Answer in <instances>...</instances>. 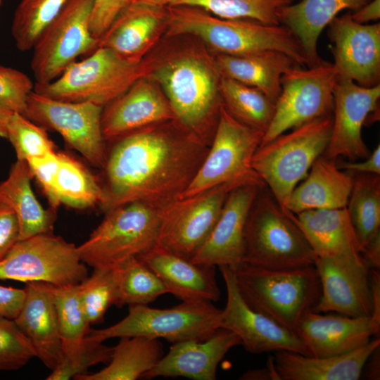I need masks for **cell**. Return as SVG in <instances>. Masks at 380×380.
Here are the masks:
<instances>
[{
    "label": "cell",
    "mask_w": 380,
    "mask_h": 380,
    "mask_svg": "<svg viewBox=\"0 0 380 380\" xmlns=\"http://www.w3.org/2000/svg\"><path fill=\"white\" fill-rule=\"evenodd\" d=\"M106 153L101 209L140 201L161 209L179 198L209 146L177 120L153 125L113 141Z\"/></svg>",
    "instance_id": "cell-1"
},
{
    "label": "cell",
    "mask_w": 380,
    "mask_h": 380,
    "mask_svg": "<svg viewBox=\"0 0 380 380\" xmlns=\"http://www.w3.org/2000/svg\"><path fill=\"white\" fill-rule=\"evenodd\" d=\"M167 34H191L217 54L248 55L281 52L302 67L312 66L300 41L282 24L244 19H224L193 6H167Z\"/></svg>",
    "instance_id": "cell-2"
},
{
    "label": "cell",
    "mask_w": 380,
    "mask_h": 380,
    "mask_svg": "<svg viewBox=\"0 0 380 380\" xmlns=\"http://www.w3.org/2000/svg\"><path fill=\"white\" fill-rule=\"evenodd\" d=\"M215 63L196 55L170 60L152 71L151 80L163 89L176 120L210 146L222 100Z\"/></svg>",
    "instance_id": "cell-3"
},
{
    "label": "cell",
    "mask_w": 380,
    "mask_h": 380,
    "mask_svg": "<svg viewBox=\"0 0 380 380\" xmlns=\"http://www.w3.org/2000/svg\"><path fill=\"white\" fill-rule=\"evenodd\" d=\"M231 269L247 305L294 332L299 320L314 309L320 297L315 265L267 269L241 262Z\"/></svg>",
    "instance_id": "cell-4"
},
{
    "label": "cell",
    "mask_w": 380,
    "mask_h": 380,
    "mask_svg": "<svg viewBox=\"0 0 380 380\" xmlns=\"http://www.w3.org/2000/svg\"><path fill=\"white\" fill-rule=\"evenodd\" d=\"M332 115L284 132L260 145L252 168L289 216L286 205L295 187L308 175L314 161L323 155L329 141Z\"/></svg>",
    "instance_id": "cell-5"
},
{
    "label": "cell",
    "mask_w": 380,
    "mask_h": 380,
    "mask_svg": "<svg viewBox=\"0 0 380 380\" xmlns=\"http://www.w3.org/2000/svg\"><path fill=\"white\" fill-rule=\"evenodd\" d=\"M266 186L258 193L244 232L243 262L267 269L314 265L315 255L301 229Z\"/></svg>",
    "instance_id": "cell-6"
},
{
    "label": "cell",
    "mask_w": 380,
    "mask_h": 380,
    "mask_svg": "<svg viewBox=\"0 0 380 380\" xmlns=\"http://www.w3.org/2000/svg\"><path fill=\"white\" fill-rule=\"evenodd\" d=\"M148 72L143 61L129 62L108 49L97 47L85 58L71 63L56 80L34 83V91L57 100L104 107Z\"/></svg>",
    "instance_id": "cell-7"
},
{
    "label": "cell",
    "mask_w": 380,
    "mask_h": 380,
    "mask_svg": "<svg viewBox=\"0 0 380 380\" xmlns=\"http://www.w3.org/2000/svg\"><path fill=\"white\" fill-rule=\"evenodd\" d=\"M105 214L89 239L77 246L84 264L93 268H111L156 245L160 225L158 209L134 201Z\"/></svg>",
    "instance_id": "cell-8"
},
{
    "label": "cell",
    "mask_w": 380,
    "mask_h": 380,
    "mask_svg": "<svg viewBox=\"0 0 380 380\" xmlns=\"http://www.w3.org/2000/svg\"><path fill=\"white\" fill-rule=\"evenodd\" d=\"M221 312L211 302H182L166 309L132 305L122 320L104 329H91L87 335L103 342L123 336L164 338L172 343L204 341L220 328Z\"/></svg>",
    "instance_id": "cell-9"
},
{
    "label": "cell",
    "mask_w": 380,
    "mask_h": 380,
    "mask_svg": "<svg viewBox=\"0 0 380 380\" xmlns=\"http://www.w3.org/2000/svg\"><path fill=\"white\" fill-rule=\"evenodd\" d=\"M263 134L236 120L222 106L208 153L179 198L224 183L265 185L251 165Z\"/></svg>",
    "instance_id": "cell-10"
},
{
    "label": "cell",
    "mask_w": 380,
    "mask_h": 380,
    "mask_svg": "<svg viewBox=\"0 0 380 380\" xmlns=\"http://www.w3.org/2000/svg\"><path fill=\"white\" fill-rule=\"evenodd\" d=\"M338 80L333 63L325 61L310 67L296 65L286 71L273 118L260 145L305 123L331 115Z\"/></svg>",
    "instance_id": "cell-11"
},
{
    "label": "cell",
    "mask_w": 380,
    "mask_h": 380,
    "mask_svg": "<svg viewBox=\"0 0 380 380\" xmlns=\"http://www.w3.org/2000/svg\"><path fill=\"white\" fill-rule=\"evenodd\" d=\"M94 0H68L32 46L30 67L35 83L56 80L71 63L97 47L90 30Z\"/></svg>",
    "instance_id": "cell-12"
},
{
    "label": "cell",
    "mask_w": 380,
    "mask_h": 380,
    "mask_svg": "<svg viewBox=\"0 0 380 380\" xmlns=\"http://www.w3.org/2000/svg\"><path fill=\"white\" fill-rule=\"evenodd\" d=\"M87 276L77 246L53 233L18 241L0 260V279L68 286Z\"/></svg>",
    "instance_id": "cell-13"
},
{
    "label": "cell",
    "mask_w": 380,
    "mask_h": 380,
    "mask_svg": "<svg viewBox=\"0 0 380 380\" xmlns=\"http://www.w3.org/2000/svg\"><path fill=\"white\" fill-rule=\"evenodd\" d=\"M241 185L219 184L159 209L156 246L191 259L211 232L229 193Z\"/></svg>",
    "instance_id": "cell-14"
},
{
    "label": "cell",
    "mask_w": 380,
    "mask_h": 380,
    "mask_svg": "<svg viewBox=\"0 0 380 380\" xmlns=\"http://www.w3.org/2000/svg\"><path fill=\"white\" fill-rule=\"evenodd\" d=\"M102 110V106L91 102L64 101L33 91L28 96L24 116L57 132L89 163L102 168L107 153L101 128Z\"/></svg>",
    "instance_id": "cell-15"
},
{
    "label": "cell",
    "mask_w": 380,
    "mask_h": 380,
    "mask_svg": "<svg viewBox=\"0 0 380 380\" xmlns=\"http://www.w3.org/2000/svg\"><path fill=\"white\" fill-rule=\"evenodd\" d=\"M227 289V303L220 325L235 333L241 345L254 354L286 350L309 355L308 350L293 331L252 309L242 298L232 269L220 266Z\"/></svg>",
    "instance_id": "cell-16"
},
{
    "label": "cell",
    "mask_w": 380,
    "mask_h": 380,
    "mask_svg": "<svg viewBox=\"0 0 380 380\" xmlns=\"http://www.w3.org/2000/svg\"><path fill=\"white\" fill-rule=\"evenodd\" d=\"M321 294L312 311L350 317H370L373 303L370 267L359 257H316Z\"/></svg>",
    "instance_id": "cell-17"
},
{
    "label": "cell",
    "mask_w": 380,
    "mask_h": 380,
    "mask_svg": "<svg viewBox=\"0 0 380 380\" xmlns=\"http://www.w3.org/2000/svg\"><path fill=\"white\" fill-rule=\"evenodd\" d=\"M379 99L380 84L365 87L350 80H338L334 91L330 139L324 156L334 160L341 156L348 161H357L370 155L362 129L367 118L376 111Z\"/></svg>",
    "instance_id": "cell-18"
},
{
    "label": "cell",
    "mask_w": 380,
    "mask_h": 380,
    "mask_svg": "<svg viewBox=\"0 0 380 380\" xmlns=\"http://www.w3.org/2000/svg\"><path fill=\"white\" fill-rule=\"evenodd\" d=\"M328 26L338 79L365 87L380 84V24H361L347 13Z\"/></svg>",
    "instance_id": "cell-19"
},
{
    "label": "cell",
    "mask_w": 380,
    "mask_h": 380,
    "mask_svg": "<svg viewBox=\"0 0 380 380\" xmlns=\"http://www.w3.org/2000/svg\"><path fill=\"white\" fill-rule=\"evenodd\" d=\"M265 186L246 184L229 193L215 226L191 258L192 262L231 268L243 262L247 218L258 193Z\"/></svg>",
    "instance_id": "cell-20"
},
{
    "label": "cell",
    "mask_w": 380,
    "mask_h": 380,
    "mask_svg": "<svg viewBox=\"0 0 380 380\" xmlns=\"http://www.w3.org/2000/svg\"><path fill=\"white\" fill-rule=\"evenodd\" d=\"M176 120L164 94L147 76L103 107L101 128L105 141H113L143 128Z\"/></svg>",
    "instance_id": "cell-21"
},
{
    "label": "cell",
    "mask_w": 380,
    "mask_h": 380,
    "mask_svg": "<svg viewBox=\"0 0 380 380\" xmlns=\"http://www.w3.org/2000/svg\"><path fill=\"white\" fill-rule=\"evenodd\" d=\"M380 322L370 317L321 314L310 310L299 320L295 332L309 355L327 357L344 354L379 336Z\"/></svg>",
    "instance_id": "cell-22"
},
{
    "label": "cell",
    "mask_w": 380,
    "mask_h": 380,
    "mask_svg": "<svg viewBox=\"0 0 380 380\" xmlns=\"http://www.w3.org/2000/svg\"><path fill=\"white\" fill-rule=\"evenodd\" d=\"M167 17V6L132 0L99 39L97 47L108 49L127 61L140 63L166 29Z\"/></svg>",
    "instance_id": "cell-23"
},
{
    "label": "cell",
    "mask_w": 380,
    "mask_h": 380,
    "mask_svg": "<svg viewBox=\"0 0 380 380\" xmlns=\"http://www.w3.org/2000/svg\"><path fill=\"white\" fill-rule=\"evenodd\" d=\"M240 344V338L235 333L221 327L204 341L172 343L167 353L143 377L215 380L218 364L232 348Z\"/></svg>",
    "instance_id": "cell-24"
},
{
    "label": "cell",
    "mask_w": 380,
    "mask_h": 380,
    "mask_svg": "<svg viewBox=\"0 0 380 380\" xmlns=\"http://www.w3.org/2000/svg\"><path fill=\"white\" fill-rule=\"evenodd\" d=\"M182 302H216L220 298L215 266L198 264L157 246L137 256Z\"/></svg>",
    "instance_id": "cell-25"
},
{
    "label": "cell",
    "mask_w": 380,
    "mask_h": 380,
    "mask_svg": "<svg viewBox=\"0 0 380 380\" xmlns=\"http://www.w3.org/2000/svg\"><path fill=\"white\" fill-rule=\"evenodd\" d=\"M25 297L14 321L32 344L35 357L53 370L61 362L63 351L51 295L47 283H25Z\"/></svg>",
    "instance_id": "cell-26"
},
{
    "label": "cell",
    "mask_w": 380,
    "mask_h": 380,
    "mask_svg": "<svg viewBox=\"0 0 380 380\" xmlns=\"http://www.w3.org/2000/svg\"><path fill=\"white\" fill-rule=\"evenodd\" d=\"M379 346L377 337L354 350L333 356L315 357L281 350L273 357V364L279 380H357Z\"/></svg>",
    "instance_id": "cell-27"
},
{
    "label": "cell",
    "mask_w": 380,
    "mask_h": 380,
    "mask_svg": "<svg viewBox=\"0 0 380 380\" xmlns=\"http://www.w3.org/2000/svg\"><path fill=\"white\" fill-rule=\"evenodd\" d=\"M305 180L296 186L286 205L289 215L317 209L346 208L353 188V174L323 155L312 163Z\"/></svg>",
    "instance_id": "cell-28"
},
{
    "label": "cell",
    "mask_w": 380,
    "mask_h": 380,
    "mask_svg": "<svg viewBox=\"0 0 380 380\" xmlns=\"http://www.w3.org/2000/svg\"><path fill=\"white\" fill-rule=\"evenodd\" d=\"M293 219L316 257L362 255L346 208L305 210Z\"/></svg>",
    "instance_id": "cell-29"
},
{
    "label": "cell",
    "mask_w": 380,
    "mask_h": 380,
    "mask_svg": "<svg viewBox=\"0 0 380 380\" xmlns=\"http://www.w3.org/2000/svg\"><path fill=\"white\" fill-rule=\"evenodd\" d=\"M214 63L221 77L255 87L274 103L281 92L283 75L298 65L278 51L242 56L217 54Z\"/></svg>",
    "instance_id": "cell-30"
},
{
    "label": "cell",
    "mask_w": 380,
    "mask_h": 380,
    "mask_svg": "<svg viewBox=\"0 0 380 380\" xmlns=\"http://www.w3.org/2000/svg\"><path fill=\"white\" fill-rule=\"evenodd\" d=\"M370 0H299L283 6L279 21L289 28L303 44L313 65L323 62L317 42L324 28L342 11L357 10Z\"/></svg>",
    "instance_id": "cell-31"
},
{
    "label": "cell",
    "mask_w": 380,
    "mask_h": 380,
    "mask_svg": "<svg viewBox=\"0 0 380 380\" xmlns=\"http://www.w3.org/2000/svg\"><path fill=\"white\" fill-rule=\"evenodd\" d=\"M32 177L27 163L17 160L8 178L0 183V203L15 213L19 224V241L53 233L55 210L44 209L39 203L31 187Z\"/></svg>",
    "instance_id": "cell-32"
},
{
    "label": "cell",
    "mask_w": 380,
    "mask_h": 380,
    "mask_svg": "<svg viewBox=\"0 0 380 380\" xmlns=\"http://www.w3.org/2000/svg\"><path fill=\"white\" fill-rule=\"evenodd\" d=\"M164 355L157 338L123 336L113 347L108 365L94 374L77 376V380H135L153 369Z\"/></svg>",
    "instance_id": "cell-33"
},
{
    "label": "cell",
    "mask_w": 380,
    "mask_h": 380,
    "mask_svg": "<svg viewBox=\"0 0 380 380\" xmlns=\"http://www.w3.org/2000/svg\"><path fill=\"white\" fill-rule=\"evenodd\" d=\"M351 174L354 182L346 208L362 254L380 236V175Z\"/></svg>",
    "instance_id": "cell-34"
},
{
    "label": "cell",
    "mask_w": 380,
    "mask_h": 380,
    "mask_svg": "<svg viewBox=\"0 0 380 380\" xmlns=\"http://www.w3.org/2000/svg\"><path fill=\"white\" fill-rule=\"evenodd\" d=\"M219 91L223 108L236 120L263 134L274 116L275 103L260 89L221 77Z\"/></svg>",
    "instance_id": "cell-35"
},
{
    "label": "cell",
    "mask_w": 380,
    "mask_h": 380,
    "mask_svg": "<svg viewBox=\"0 0 380 380\" xmlns=\"http://www.w3.org/2000/svg\"><path fill=\"white\" fill-rule=\"evenodd\" d=\"M58 155L56 186L61 204L80 210L100 205L103 193L99 179L71 155Z\"/></svg>",
    "instance_id": "cell-36"
},
{
    "label": "cell",
    "mask_w": 380,
    "mask_h": 380,
    "mask_svg": "<svg viewBox=\"0 0 380 380\" xmlns=\"http://www.w3.org/2000/svg\"><path fill=\"white\" fill-rule=\"evenodd\" d=\"M117 289L115 305H148L168 293L160 279L137 256L112 267Z\"/></svg>",
    "instance_id": "cell-37"
},
{
    "label": "cell",
    "mask_w": 380,
    "mask_h": 380,
    "mask_svg": "<svg viewBox=\"0 0 380 380\" xmlns=\"http://www.w3.org/2000/svg\"><path fill=\"white\" fill-rule=\"evenodd\" d=\"M54 304L63 356L76 353L90 328L79 298V284L56 286L47 283Z\"/></svg>",
    "instance_id": "cell-38"
},
{
    "label": "cell",
    "mask_w": 380,
    "mask_h": 380,
    "mask_svg": "<svg viewBox=\"0 0 380 380\" xmlns=\"http://www.w3.org/2000/svg\"><path fill=\"white\" fill-rule=\"evenodd\" d=\"M291 0H170L167 6L201 8L224 19H244L266 24H280V9Z\"/></svg>",
    "instance_id": "cell-39"
},
{
    "label": "cell",
    "mask_w": 380,
    "mask_h": 380,
    "mask_svg": "<svg viewBox=\"0 0 380 380\" xmlns=\"http://www.w3.org/2000/svg\"><path fill=\"white\" fill-rule=\"evenodd\" d=\"M68 0H20L13 14L11 34L17 49L27 51Z\"/></svg>",
    "instance_id": "cell-40"
},
{
    "label": "cell",
    "mask_w": 380,
    "mask_h": 380,
    "mask_svg": "<svg viewBox=\"0 0 380 380\" xmlns=\"http://www.w3.org/2000/svg\"><path fill=\"white\" fill-rule=\"evenodd\" d=\"M79 298L89 323L102 322L108 309L117 301L113 268H94L92 274L79 284Z\"/></svg>",
    "instance_id": "cell-41"
},
{
    "label": "cell",
    "mask_w": 380,
    "mask_h": 380,
    "mask_svg": "<svg viewBox=\"0 0 380 380\" xmlns=\"http://www.w3.org/2000/svg\"><path fill=\"white\" fill-rule=\"evenodd\" d=\"M6 139L14 148L17 160L27 161L56 151L46 129L18 113L10 117Z\"/></svg>",
    "instance_id": "cell-42"
},
{
    "label": "cell",
    "mask_w": 380,
    "mask_h": 380,
    "mask_svg": "<svg viewBox=\"0 0 380 380\" xmlns=\"http://www.w3.org/2000/svg\"><path fill=\"white\" fill-rule=\"evenodd\" d=\"M89 335L84 337L79 350L69 356H63L58 365L51 370L47 380H68L87 374L92 366L108 364L111 358L113 347L103 343Z\"/></svg>",
    "instance_id": "cell-43"
},
{
    "label": "cell",
    "mask_w": 380,
    "mask_h": 380,
    "mask_svg": "<svg viewBox=\"0 0 380 380\" xmlns=\"http://www.w3.org/2000/svg\"><path fill=\"white\" fill-rule=\"evenodd\" d=\"M34 357L32 344L14 319L0 317V371L18 370Z\"/></svg>",
    "instance_id": "cell-44"
},
{
    "label": "cell",
    "mask_w": 380,
    "mask_h": 380,
    "mask_svg": "<svg viewBox=\"0 0 380 380\" xmlns=\"http://www.w3.org/2000/svg\"><path fill=\"white\" fill-rule=\"evenodd\" d=\"M34 88V83L23 72L0 65V105L24 115Z\"/></svg>",
    "instance_id": "cell-45"
},
{
    "label": "cell",
    "mask_w": 380,
    "mask_h": 380,
    "mask_svg": "<svg viewBox=\"0 0 380 380\" xmlns=\"http://www.w3.org/2000/svg\"><path fill=\"white\" fill-rule=\"evenodd\" d=\"M32 177L39 184L51 209L56 210L61 204L57 192V175L60 164L58 152L26 161Z\"/></svg>",
    "instance_id": "cell-46"
},
{
    "label": "cell",
    "mask_w": 380,
    "mask_h": 380,
    "mask_svg": "<svg viewBox=\"0 0 380 380\" xmlns=\"http://www.w3.org/2000/svg\"><path fill=\"white\" fill-rule=\"evenodd\" d=\"M132 0H94L90 30L93 37L99 41L110 26L118 14Z\"/></svg>",
    "instance_id": "cell-47"
},
{
    "label": "cell",
    "mask_w": 380,
    "mask_h": 380,
    "mask_svg": "<svg viewBox=\"0 0 380 380\" xmlns=\"http://www.w3.org/2000/svg\"><path fill=\"white\" fill-rule=\"evenodd\" d=\"M19 241V224L14 211L0 203V260Z\"/></svg>",
    "instance_id": "cell-48"
},
{
    "label": "cell",
    "mask_w": 380,
    "mask_h": 380,
    "mask_svg": "<svg viewBox=\"0 0 380 380\" xmlns=\"http://www.w3.org/2000/svg\"><path fill=\"white\" fill-rule=\"evenodd\" d=\"M25 297V289L0 285V317L14 319L20 312Z\"/></svg>",
    "instance_id": "cell-49"
},
{
    "label": "cell",
    "mask_w": 380,
    "mask_h": 380,
    "mask_svg": "<svg viewBox=\"0 0 380 380\" xmlns=\"http://www.w3.org/2000/svg\"><path fill=\"white\" fill-rule=\"evenodd\" d=\"M363 161H346L338 167L350 173L380 175V145L379 144ZM338 164V163H337Z\"/></svg>",
    "instance_id": "cell-50"
},
{
    "label": "cell",
    "mask_w": 380,
    "mask_h": 380,
    "mask_svg": "<svg viewBox=\"0 0 380 380\" xmlns=\"http://www.w3.org/2000/svg\"><path fill=\"white\" fill-rule=\"evenodd\" d=\"M352 18L357 23L367 24L371 21H377L380 18V0H370L351 14Z\"/></svg>",
    "instance_id": "cell-51"
},
{
    "label": "cell",
    "mask_w": 380,
    "mask_h": 380,
    "mask_svg": "<svg viewBox=\"0 0 380 380\" xmlns=\"http://www.w3.org/2000/svg\"><path fill=\"white\" fill-rule=\"evenodd\" d=\"M369 283L373 303L372 317L380 322V274L379 270L370 268Z\"/></svg>",
    "instance_id": "cell-52"
},
{
    "label": "cell",
    "mask_w": 380,
    "mask_h": 380,
    "mask_svg": "<svg viewBox=\"0 0 380 380\" xmlns=\"http://www.w3.org/2000/svg\"><path fill=\"white\" fill-rule=\"evenodd\" d=\"M243 380H279L273 364V357L268 360L266 368L250 370L240 378Z\"/></svg>",
    "instance_id": "cell-53"
},
{
    "label": "cell",
    "mask_w": 380,
    "mask_h": 380,
    "mask_svg": "<svg viewBox=\"0 0 380 380\" xmlns=\"http://www.w3.org/2000/svg\"><path fill=\"white\" fill-rule=\"evenodd\" d=\"M362 255L370 268H380V236L372 241L362 251Z\"/></svg>",
    "instance_id": "cell-54"
},
{
    "label": "cell",
    "mask_w": 380,
    "mask_h": 380,
    "mask_svg": "<svg viewBox=\"0 0 380 380\" xmlns=\"http://www.w3.org/2000/svg\"><path fill=\"white\" fill-rule=\"evenodd\" d=\"M368 377L372 379H379V347L377 348L368 359Z\"/></svg>",
    "instance_id": "cell-55"
},
{
    "label": "cell",
    "mask_w": 380,
    "mask_h": 380,
    "mask_svg": "<svg viewBox=\"0 0 380 380\" xmlns=\"http://www.w3.org/2000/svg\"><path fill=\"white\" fill-rule=\"evenodd\" d=\"M13 112L0 105V137H7V126L11 114Z\"/></svg>",
    "instance_id": "cell-56"
},
{
    "label": "cell",
    "mask_w": 380,
    "mask_h": 380,
    "mask_svg": "<svg viewBox=\"0 0 380 380\" xmlns=\"http://www.w3.org/2000/svg\"><path fill=\"white\" fill-rule=\"evenodd\" d=\"M143 2L158 5V6H167L169 4L170 0H138Z\"/></svg>",
    "instance_id": "cell-57"
},
{
    "label": "cell",
    "mask_w": 380,
    "mask_h": 380,
    "mask_svg": "<svg viewBox=\"0 0 380 380\" xmlns=\"http://www.w3.org/2000/svg\"><path fill=\"white\" fill-rule=\"evenodd\" d=\"M1 3H2V0H0V6L1 5Z\"/></svg>",
    "instance_id": "cell-58"
},
{
    "label": "cell",
    "mask_w": 380,
    "mask_h": 380,
    "mask_svg": "<svg viewBox=\"0 0 380 380\" xmlns=\"http://www.w3.org/2000/svg\"><path fill=\"white\" fill-rule=\"evenodd\" d=\"M291 1H293L294 0H291Z\"/></svg>",
    "instance_id": "cell-59"
}]
</instances>
